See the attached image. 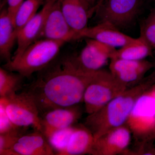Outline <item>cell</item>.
Wrapping results in <instances>:
<instances>
[{
	"instance_id": "cell-1",
	"label": "cell",
	"mask_w": 155,
	"mask_h": 155,
	"mask_svg": "<svg viewBox=\"0 0 155 155\" xmlns=\"http://www.w3.org/2000/svg\"><path fill=\"white\" fill-rule=\"evenodd\" d=\"M95 72L81 69L72 56L54 61L38 72L34 81L23 91L33 100L40 115L51 109L77 105L83 101L86 87Z\"/></svg>"
},
{
	"instance_id": "cell-2",
	"label": "cell",
	"mask_w": 155,
	"mask_h": 155,
	"mask_svg": "<svg viewBox=\"0 0 155 155\" xmlns=\"http://www.w3.org/2000/svg\"><path fill=\"white\" fill-rule=\"evenodd\" d=\"M147 87L146 84L140 81L88 115L84 125L92 133L95 140L110 130L125 125L137 100Z\"/></svg>"
},
{
	"instance_id": "cell-3",
	"label": "cell",
	"mask_w": 155,
	"mask_h": 155,
	"mask_svg": "<svg viewBox=\"0 0 155 155\" xmlns=\"http://www.w3.org/2000/svg\"><path fill=\"white\" fill-rule=\"evenodd\" d=\"M67 42L41 38L31 45L19 58L5 63L3 67L28 78L41 71L56 60Z\"/></svg>"
},
{
	"instance_id": "cell-4",
	"label": "cell",
	"mask_w": 155,
	"mask_h": 155,
	"mask_svg": "<svg viewBox=\"0 0 155 155\" xmlns=\"http://www.w3.org/2000/svg\"><path fill=\"white\" fill-rule=\"evenodd\" d=\"M127 88L116 80L110 71L99 70L84 94L85 112L88 115L96 112Z\"/></svg>"
},
{
	"instance_id": "cell-5",
	"label": "cell",
	"mask_w": 155,
	"mask_h": 155,
	"mask_svg": "<svg viewBox=\"0 0 155 155\" xmlns=\"http://www.w3.org/2000/svg\"><path fill=\"white\" fill-rule=\"evenodd\" d=\"M6 112L17 127L32 126L42 132L40 115L36 104L26 93L22 91L5 98H0Z\"/></svg>"
},
{
	"instance_id": "cell-6",
	"label": "cell",
	"mask_w": 155,
	"mask_h": 155,
	"mask_svg": "<svg viewBox=\"0 0 155 155\" xmlns=\"http://www.w3.org/2000/svg\"><path fill=\"white\" fill-rule=\"evenodd\" d=\"M139 2L140 0H105L96 12L101 22H109L118 28L125 27L136 16Z\"/></svg>"
},
{
	"instance_id": "cell-7",
	"label": "cell",
	"mask_w": 155,
	"mask_h": 155,
	"mask_svg": "<svg viewBox=\"0 0 155 155\" xmlns=\"http://www.w3.org/2000/svg\"><path fill=\"white\" fill-rule=\"evenodd\" d=\"M155 117V98L145 92L137 100L125 125L140 141L152 125Z\"/></svg>"
},
{
	"instance_id": "cell-8",
	"label": "cell",
	"mask_w": 155,
	"mask_h": 155,
	"mask_svg": "<svg viewBox=\"0 0 155 155\" xmlns=\"http://www.w3.org/2000/svg\"><path fill=\"white\" fill-rule=\"evenodd\" d=\"M87 39L85 46L77 56H72L76 64L88 72H95L102 69L116 48L111 47L92 39Z\"/></svg>"
},
{
	"instance_id": "cell-9",
	"label": "cell",
	"mask_w": 155,
	"mask_h": 155,
	"mask_svg": "<svg viewBox=\"0 0 155 155\" xmlns=\"http://www.w3.org/2000/svg\"><path fill=\"white\" fill-rule=\"evenodd\" d=\"M77 33L70 27L64 17L61 0H55L45 21L40 39L64 41L77 39Z\"/></svg>"
},
{
	"instance_id": "cell-10",
	"label": "cell",
	"mask_w": 155,
	"mask_h": 155,
	"mask_svg": "<svg viewBox=\"0 0 155 155\" xmlns=\"http://www.w3.org/2000/svg\"><path fill=\"white\" fill-rule=\"evenodd\" d=\"M131 133L126 125L110 130L95 140L90 154L116 155L126 153Z\"/></svg>"
},
{
	"instance_id": "cell-11",
	"label": "cell",
	"mask_w": 155,
	"mask_h": 155,
	"mask_svg": "<svg viewBox=\"0 0 155 155\" xmlns=\"http://www.w3.org/2000/svg\"><path fill=\"white\" fill-rule=\"evenodd\" d=\"M55 0H46L41 10L17 33V48L12 60L19 58L27 48L40 39L48 13Z\"/></svg>"
},
{
	"instance_id": "cell-12",
	"label": "cell",
	"mask_w": 155,
	"mask_h": 155,
	"mask_svg": "<svg viewBox=\"0 0 155 155\" xmlns=\"http://www.w3.org/2000/svg\"><path fill=\"white\" fill-rule=\"evenodd\" d=\"M77 105L55 108L40 115L42 132L47 139L56 130L71 127L77 122L81 113Z\"/></svg>"
},
{
	"instance_id": "cell-13",
	"label": "cell",
	"mask_w": 155,
	"mask_h": 155,
	"mask_svg": "<svg viewBox=\"0 0 155 155\" xmlns=\"http://www.w3.org/2000/svg\"><path fill=\"white\" fill-rule=\"evenodd\" d=\"M151 67V64L144 60L130 61L112 58L109 69L116 80L127 87L140 83L146 72Z\"/></svg>"
},
{
	"instance_id": "cell-14",
	"label": "cell",
	"mask_w": 155,
	"mask_h": 155,
	"mask_svg": "<svg viewBox=\"0 0 155 155\" xmlns=\"http://www.w3.org/2000/svg\"><path fill=\"white\" fill-rule=\"evenodd\" d=\"M82 38L92 39L115 48L124 46L134 38L108 22H100L78 33L77 39Z\"/></svg>"
},
{
	"instance_id": "cell-15",
	"label": "cell",
	"mask_w": 155,
	"mask_h": 155,
	"mask_svg": "<svg viewBox=\"0 0 155 155\" xmlns=\"http://www.w3.org/2000/svg\"><path fill=\"white\" fill-rule=\"evenodd\" d=\"M54 150L44 134L35 130L19 137L9 151V155H53Z\"/></svg>"
},
{
	"instance_id": "cell-16",
	"label": "cell",
	"mask_w": 155,
	"mask_h": 155,
	"mask_svg": "<svg viewBox=\"0 0 155 155\" xmlns=\"http://www.w3.org/2000/svg\"><path fill=\"white\" fill-rule=\"evenodd\" d=\"M61 8L67 22L77 35L88 27L89 19L96 11L87 0H61Z\"/></svg>"
},
{
	"instance_id": "cell-17",
	"label": "cell",
	"mask_w": 155,
	"mask_h": 155,
	"mask_svg": "<svg viewBox=\"0 0 155 155\" xmlns=\"http://www.w3.org/2000/svg\"><path fill=\"white\" fill-rule=\"evenodd\" d=\"M17 32L14 20L7 8H3L0 13V56L6 63L12 60L11 52L16 40Z\"/></svg>"
},
{
	"instance_id": "cell-18",
	"label": "cell",
	"mask_w": 155,
	"mask_h": 155,
	"mask_svg": "<svg viewBox=\"0 0 155 155\" xmlns=\"http://www.w3.org/2000/svg\"><path fill=\"white\" fill-rule=\"evenodd\" d=\"M94 141L92 133L84 125L75 127L67 146L61 155L90 154Z\"/></svg>"
},
{
	"instance_id": "cell-19",
	"label": "cell",
	"mask_w": 155,
	"mask_h": 155,
	"mask_svg": "<svg viewBox=\"0 0 155 155\" xmlns=\"http://www.w3.org/2000/svg\"><path fill=\"white\" fill-rule=\"evenodd\" d=\"M152 50L146 41L140 35L137 38H134L119 49H116L112 54L111 59L141 61L150 55Z\"/></svg>"
},
{
	"instance_id": "cell-20",
	"label": "cell",
	"mask_w": 155,
	"mask_h": 155,
	"mask_svg": "<svg viewBox=\"0 0 155 155\" xmlns=\"http://www.w3.org/2000/svg\"><path fill=\"white\" fill-rule=\"evenodd\" d=\"M24 76L4 67L0 68V98H5L17 93L22 87Z\"/></svg>"
},
{
	"instance_id": "cell-21",
	"label": "cell",
	"mask_w": 155,
	"mask_h": 155,
	"mask_svg": "<svg viewBox=\"0 0 155 155\" xmlns=\"http://www.w3.org/2000/svg\"><path fill=\"white\" fill-rule=\"evenodd\" d=\"M45 0H25L18 9L14 19V25L17 33L33 18L42 5H44Z\"/></svg>"
},
{
	"instance_id": "cell-22",
	"label": "cell",
	"mask_w": 155,
	"mask_h": 155,
	"mask_svg": "<svg viewBox=\"0 0 155 155\" xmlns=\"http://www.w3.org/2000/svg\"><path fill=\"white\" fill-rule=\"evenodd\" d=\"M75 127L71 126L56 130L47 138L48 141L57 154L61 155L67 146Z\"/></svg>"
},
{
	"instance_id": "cell-23",
	"label": "cell",
	"mask_w": 155,
	"mask_h": 155,
	"mask_svg": "<svg viewBox=\"0 0 155 155\" xmlns=\"http://www.w3.org/2000/svg\"><path fill=\"white\" fill-rule=\"evenodd\" d=\"M26 127H17L10 119L5 106L0 101V134H24L23 129Z\"/></svg>"
},
{
	"instance_id": "cell-24",
	"label": "cell",
	"mask_w": 155,
	"mask_h": 155,
	"mask_svg": "<svg viewBox=\"0 0 155 155\" xmlns=\"http://www.w3.org/2000/svg\"><path fill=\"white\" fill-rule=\"evenodd\" d=\"M140 35L155 50V9L143 22Z\"/></svg>"
},
{
	"instance_id": "cell-25",
	"label": "cell",
	"mask_w": 155,
	"mask_h": 155,
	"mask_svg": "<svg viewBox=\"0 0 155 155\" xmlns=\"http://www.w3.org/2000/svg\"><path fill=\"white\" fill-rule=\"evenodd\" d=\"M23 134H0V155H9L11 148L18 137Z\"/></svg>"
},
{
	"instance_id": "cell-26",
	"label": "cell",
	"mask_w": 155,
	"mask_h": 155,
	"mask_svg": "<svg viewBox=\"0 0 155 155\" xmlns=\"http://www.w3.org/2000/svg\"><path fill=\"white\" fill-rule=\"evenodd\" d=\"M24 1V0H7L8 12L14 20V23L16 13Z\"/></svg>"
},
{
	"instance_id": "cell-27",
	"label": "cell",
	"mask_w": 155,
	"mask_h": 155,
	"mask_svg": "<svg viewBox=\"0 0 155 155\" xmlns=\"http://www.w3.org/2000/svg\"><path fill=\"white\" fill-rule=\"evenodd\" d=\"M87 1L91 5L92 7L95 8L96 10H97V9L102 4L105 0H87Z\"/></svg>"
},
{
	"instance_id": "cell-28",
	"label": "cell",
	"mask_w": 155,
	"mask_h": 155,
	"mask_svg": "<svg viewBox=\"0 0 155 155\" xmlns=\"http://www.w3.org/2000/svg\"><path fill=\"white\" fill-rule=\"evenodd\" d=\"M153 96L155 98V92L153 94Z\"/></svg>"
}]
</instances>
